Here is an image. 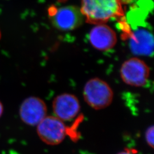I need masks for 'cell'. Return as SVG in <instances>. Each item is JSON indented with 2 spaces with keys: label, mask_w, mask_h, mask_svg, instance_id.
Segmentation results:
<instances>
[{
  "label": "cell",
  "mask_w": 154,
  "mask_h": 154,
  "mask_svg": "<svg viewBox=\"0 0 154 154\" xmlns=\"http://www.w3.org/2000/svg\"><path fill=\"white\" fill-rule=\"evenodd\" d=\"M120 75L127 85L140 88L148 82L150 69L145 62L134 57L123 62L120 69Z\"/></svg>",
  "instance_id": "277c9868"
},
{
  "label": "cell",
  "mask_w": 154,
  "mask_h": 154,
  "mask_svg": "<svg viewBox=\"0 0 154 154\" xmlns=\"http://www.w3.org/2000/svg\"><path fill=\"white\" fill-rule=\"evenodd\" d=\"M54 116L62 121H70L77 117L81 111L79 99L74 94L63 93L57 95L53 101Z\"/></svg>",
  "instance_id": "52a82bcc"
},
{
  "label": "cell",
  "mask_w": 154,
  "mask_h": 154,
  "mask_svg": "<svg viewBox=\"0 0 154 154\" xmlns=\"http://www.w3.org/2000/svg\"><path fill=\"white\" fill-rule=\"evenodd\" d=\"M49 15L53 26L62 32L72 31L79 27L84 20L80 9L74 6L50 7Z\"/></svg>",
  "instance_id": "3957f363"
},
{
  "label": "cell",
  "mask_w": 154,
  "mask_h": 154,
  "mask_svg": "<svg viewBox=\"0 0 154 154\" xmlns=\"http://www.w3.org/2000/svg\"><path fill=\"white\" fill-rule=\"evenodd\" d=\"M46 103L37 97H29L25 99L20 107L19 114L22 121L29 126H37L48 116Z\"/></svg>",
  "instance_id": "8992f818"
},
{
  "label": "cell",
  "mask_w": 154,
  "mask_h": 154,
  "mask_svg": "<svg viewBox=\"0 0 154 154\" xmlns=\"http://www.w3.org/2000/svg\"><path fill=\"white\" fill-rule=\"evenodd\" d=\"M154 126H151L145 132V140L148 146L152 149L154 148Z\"/></svg>",
  "instance_id": "30bf717a"
},
{
  "label": "cell",
  "mask_w": 154,
  "mask_h": 154,
  "mask_svg": "<svg viewBox=\"0 0 154 154\" xmlns=\"http://www.w3.org/2000/svg\"><path fill=\"white\" fill-rule=\"evenodd\" d=\"M58 1L60 2H65V1H66V0H58Z\"/></svg>",
  "instance_id": "4fadbf2b"
},
{
  "label": "cell",
  "mask_w": 154,
  "mask_h": 154,
  "mask_svg": "<svg viewBox=\"0 0 154 154\" xmlns=\"http://www.w3.org/2000/svg\"><path fill=\"white\" fill-rule=\"evenodd\" d=\"M39 139L49 146L61 144L66 138L67 128L64 122L54 116H47L37 126Z\"/></svg>",
  "instance_id": "5b68a950"
},
{
  "label": "cell",
  "mask_w": 154,
  "mask_h": 154,
  "mask_svg": "<svg viewBox=\"0 0 154 154\" xmlns=\"http://www.w3.org/2000/svg\"><path fill=\"white\" fill-rule=\"evenodd\" d=\"M90 44L99 51H108L112 49L117 42L115 31L106 23L94 25L88 34Z\"/></svg>",
  "instance_id": "9c48e42d"
},
{
  "label": "cell",
  "mask_w": 154,
  "mask_h": 154,
  "mask_svg": "<svg viewBox=\"0 0 154 154\" xmlns=\"http://www.w3.org/2000/svg\"><path fill=\"white\" fill-rule=\"evenodd\" d=\"M130 49L134 54L151 56L154 53V37L146 28H137L127 35Z\"/></svg>",
  "instance_id": "ba28073f"
},
{
  "label": "cell",
  "mask_w": 154,
  "mask_h": 154,
  "mask_svg": "<svg viewBox=\"0 0 154 154\" xmlns=\"http://www.w3.org/2000/svg\"><path fill=\"white\" fill-rule=\"evenodd\" d=\"M123 0H81L80 11L86 22L104 24L124 15Z\"/></svg>",
  "instance_id": "6da1fadb"
},
{
  "label": "cell",
  "mask_w": 154,
  "mask_h": 154,
  "mask_svg": "<svg viewBox=\"0 0 154 154\" xmlns=\"http://www.w3.org/2000/svg\"><path fill=\"white\" fill-rule=\"evenodd\" d=\"M3 111H4L3 105H2V103H1V102L0 101V117L2 116V114H3Z\"/></svg>",
  "instance_id": "7c38bea8"
},
{
  "label": "cell",
  "mask_w": 154,
  "mask_h": 154,
  "mask_svg": "<svg viewBox=\"0 0 154 154\" xmlns=\"http://www.w3.org/2000/svg\"><path fill=\"white\" fill-rule=\"evenodd\" d=\"M116 154H137L136 151L132 149H126L122 151L119 152Z\"/></svg>",
  "instance_id": "8fae6325"
},
{
  "label": "cell",
  "mask_w": 154,
  "mask_h": 154,
  "mask_svg": "<svg viewBox=\"0 0 154 154\" xmlns=\"http://www.w3.org/2000/svg\"><path fill=\"white\" fill-rule=\"evenodd\" d=\"M83 96L86 103L94 110L105 109L109 107L114 99V92L105 81L93 78L86 83Z\"/></svg>",
  "instance_id": "7a4b0ae2"
},
{
  "label": "cell",
  "mask_w": 154,
  "mask_h": 154,
  "mask_svg": "<svg viewBox=\"0 0 154 154\" xmlns=\"http://www.w3.org/2000/svg\"><path fill=\"white\" fill-rule=\"evenodd\" d=\"M1 38V30H0V39Z\"/></svg>",
  "instance_id": "5bb4252c"
}]
</instances>
